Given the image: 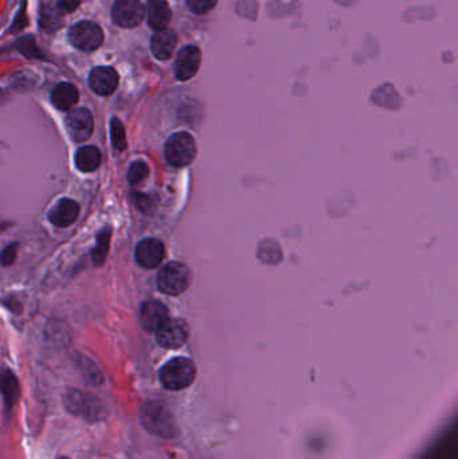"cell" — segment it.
Returning <instances> with one entry per match:
<instances>
[{
    "label": "cell",
    "mask_w": 458,
    "mask_h": 459,
    "mask_svg": "<svg viewBox=\"0 0 458 459\" xmlns=\"http://www.w3.org/2000/svg\"><path fill=\"white\" fill-rule=\"evenodd\" d=\"M89 86L99 96H111L118 86V74L112 67H96L90 73Z\"/></svg>",
    "instance_id": "obj_11"
},
{
    "label": "cell",
    "mask_w": 458,
    "mask_h": 459,
    "mask_svg": "<svg viewBox=\"0 0 458 459\" xmlns=\"http://www.w3.org/2000/svg\"><path fill=\"white\" fill-rule=\"evenodd\" d=\"M78 90L74 85L62 82L51 93V102L60 110H70L78 102Z\"/></svg>",
    "instance_id": "obj_17"
},
{
    "label": "cell",
    "mask_w": 458,
    "mask_h": 459,
    "mask_svg": "<svg viewBox=\"0 0 458 459\" xmlns=\"http://www.w3.org/2000/svg\"><path fill=\"white\" fill-rule=\"evenodd\" d=\"M196 370L191 360L186 357H175L169 360L160 370V382L171 391L184 390L195 380Z\"/></svg>",
    "instance_id": "obj_1"
},
{
    "label": "cell",
    "mask_w": 458,
    "mask_h": 459,
    "mask_svg": "<svg viewBox=\"0 0 458 459\" xmlns=\"http://www.w3.org/2000/svg\"><path fill=\"white\" fill-rule=\"evenodd\" d=\"M202 54L196 46H186L179 51L175 61V76L179 81H189L195 76L201 66Z\"/></svg>",
    "instance_id": "obj_10"
},
{
    "label": "cell",
    "mask_w": 458,
    "mask_h": 459,
    "mask_svg": "<svg viewBox=\"0 0 458 459\" xmlns=\"http://www.w3.org/2000/svg\"><path fill=\"white\" fill-rule=\"evenodd\" d=\"M79 215V205L72 199H61L49 212L51 223L57 227H67L73 225Z\"/></svg>",
    "instance_id": "obj_13"
},
{
    "label": "cell",
    "mask_w": 458,
    "mask_h": 459,
    "mask_svg": "<svg viewBox=\"0 0 458 459\" xmlns=\"http://www.w3.org/2000/svg\"><path fill=\"white\" fill-rule=\"evenodd\" d=\"M141 424L147 431L162 436L172 438L177 435V426L171 412L157 403H147L140 411Z\"/></svg>",
    "instance_id": "obj_2"
},
{
    "label": "cell",
    "mask_w": 458,
    "mask_h": 459,
    "mask_svg": "<svg viewBox=\"0 0 458 459\" xmlns=\"http://www.w3.org/2000/svg\"><path fill=\"white\" fill-rule=\"evenodd\" d=\"M164 259L163 243L153 238L141 241L136 247V261L143 268H157Z\"/></svg>",
    "instance_id": "obj_12"
},
{
    "label": "cell",
    "mask_w": 458,
    "mask_h": 459,
    "mask_svg": "<svg viewBox=\"0 0 458 459\" xmlns=\"http://www.w3.org/2000/svg\"><path fill=\"white\" fill-rule=\"evenodd\" d=\"M148 175H150V166H147V163L135 162V163H132V166H129L128 181L132 186H135V184L141 183L143 180H145Z\"/></svg>",
    "instance_id": "obj_23"
},
{
    "label": "cell",
    "mask_w": 458,
    "mask_h": 459,
    "mask_svg": "<svg viewBox=\"0 0 458 459\" xmlns=\"http://www.w3.org/2000/svg\"><path fill=\"white\" fill-rule=\"evenodd\" d=\"M190 285V270L179 262H169L157 276L160 292L168 295H179Z\"/></svg>",
    "instance_id": "obj_4"
},
{
    "label": "cell",
    "mask_w": 458,
    "mask_h": 459,
    "mask_svg": "<svg viewBox=\"0 0 458 459\" xmlns=\"http://www.w3.org/2000/svg\"><path fill=\"white\" fill-rule=\"evenodd\" d=\"M16 47H18V50L21 51L26 57H28V58H42V54L37 47V43H35V39L33 38L31 35L19 39L18 43H16Z\"/></svg>",
    "instance_id": "obj_24"
},
{
    "label": "cell",
    "mask_w": 458,
    "mask_h": 459,
    "mask_svg": "<svg viewBox=\"0 0 458 459\" xmlns=\"http://www.w3.org/2000/svg\"><path fill=\"white\" fill-rule=\"evenodd\" d=\"M164 153L167 162L171 166L181 168L194 162L196 156V144L190 133L179 132L167 140Z\"/></svg>",
    "instance_id": "obj_3"
},
{
    "label": "cell",
    "mask_w": 458,
    "mask_h": 459,
    "mask_svg": "<svg viewBox=\"0 0 458 459\" xmlns=\"http://www.w3.org/2000/svg\"><path fill=\"white\" fill-rule=\"evenodd\" d=\"M101 166V152L99 148L88 145L79 148L76 153V166L81 172H93Z\"/></svg>",
    "instance_id": "obj_18"
},
{
    "label": "cell",
    "mask_w": 458,
    "mask_h": 459,
    "mask_svg": "<svg viewBox=\"0 0 458 459\" xmlns=\"http://www.w3.org/2000/svg\"><path fill=\"white\" fill-rule=\"evenodd\" d=\"M64 13H61L57 6H45L40 10L39 26L46 33H54L64 25Z\"/></svg>",
    "instance_id": "obj_19"
},
{
    "label": "cell",
    "mask_w": 458,
    "mask_h": 459,
    "mask_svg": "<svg viewBox=\"0 0 458 459\" xmlns=\"http://www.w3.org/2000/svg\"><path fill=\"white\" fill-rule=\"evenodd\" d=\"M67 35L70 43L78 50H96L104 42L101 27L89 21H82L77 25L72 26Z\"/></svg>",
    "instance_id": "obj_5"
},
{
    "label": "cell",
    "mask_w": 458,
    "mask_h": 459,
    "mask_svg": "<svg viewBox=\"0 0 458 459\" xmlns=\"http://www.w3.org/2000/svg\"><path fill=\"white\" fill-rule=\"evenodd\" d=\"M145 16V8L140 0H117L112 8L116 25L132 28L140 25Z\"/></svg>",
    "instance_id": "obj_7"
},
{
    "label": "cell",
    "mask_w": 458,
    "mask_h": 459,
    "mask_svg": "<svg viewBox=\"0 0 458 459\" xmlns=\"http://www.w3.org/2000/svg\"><path fill=\"white\" fill-rule=\"evenodd\" d=\"M147 13H148V25L152 30L156 33L167 30L172 18V13L166 0H148Z\"/></svg>",
    "instance_id": "obj_16"
},
{
    "label": "cell",
    "mask_w": 458,
    "mask_h": 459,
    "mask_svg": "<svg viewBox=\"0 0 458 459\" xmlns=\"http://www.w3.org/2000/svg\"><path fill=\"white\" fill-rule=\"evenodd\" d=\"M156 340L159 345L167 349H177L184 344L189 339L190 329L186 321L168 319L156 329Z\"/></svg>",
    "instance_id": "obj_6"
},
{
    "label": "cell",
    "mask_w": 458,
    "mask_h": 459,
    "mask_svg": "<svg viewBox=\"0 0 458 459\" xmlns=\"http://www.w3.org/2000/svg\"><path fill=\"white\" fill-rule=\"evenodd\" d=\"M65 125L72 140L76 142H84L91 136L94 121L90 110L85 108H78L69 112V115L65 120Z\"/></svg>",
    "instance_id": "obj_9"
},
{
    "label": "cell",
    "mask_w": 458,
    "mask_h": 459,
    "mask_svg": "<svg viewBox=\"0 0 458 459\" xmlns=\"http://www.w3.org/2000/svg\"><path fill=\"white\" fill-rule=\"evenodd\" d=\"M135 203L140 208L141 211L144 212H151L152 211V199L147 195H141V193H135Z\"/></svg>",
    "instance_id": "obj_27"
},
{
    "label": "cell",
    "mask_w": 458,
    "mask_h": 459,
    "mask_svg": "<svg viewBox=\"0 0 458 459\" xmlns=\"http://www.w3.org/2000/svg\"><path fill=\"white\" fill-rule=\"evenodd\" d=\"M111 137L112 144L117 151H124L127 148V137H125V129L123 123L118 118H112L111 123Z\"/></svg>",
    "instance_id": "obj_22"
},
{
    "label": "cell",
    "mask_w": 458,
    "mask_h": 459,
    "mask_svg": "<svg viewBox=\"0 0 458 459\" xmlns=\"http://www.w3.org/2000/svg\"><path fill=\"white\" fill-rule=\"evenodd\" d=\"M18 243H13L10 246H7L1 254H0V262L3 266H11L15 259H16V254H18Z\"/></svg>",
    "instance_id": "obj_26"
},
{
    "label": "cell",
    "mask_w": 458,
    "mask_h": 459,
    "mask_svg": "<svg viewBox=\"0 0 458 459\" xmlns=\"http://www.w3.org/2000/svg\"><path fill=\"white\" fill-rule=\"evenodd\" d=\"M79 6V0H60L57 3V8L62 13H73Z\"/></svg>",
    "instance_id": "obj_28"
},
{
    "label": "cell",
    "mask_w": 458,
    "mask_h": 459,
    "mask_svg": "<svg viewBox=\"0 0 458 459\" xmlns=\"http://www.w3.org/2000/svg\"><path fill=\"white\" fill-rule=\"evenodd\" d=\"M168 319V310L160 301H147L141 306V325L147 331L155 332Z\"/></svg>",
    "instance_id": "obj_14"
},
{
    "label": "cell",
    "mask_w": 458,
    "mask_h": 459,
    "mask_svg": "<svg viewBox=\"0 0 458 459\" xmlns=\"http://www.w3.org/2000/svg\"><path fill=\"white\" fill-rule=\"evenodd\" d=\"M217 3L218 0H186L189 10L198 15L210 13L217 6Z\"/></svg>",
    "instance_id": "obj_25"
},
{
    "label": "cell",
    "mask_w": 458,
    "mask_h": 459,
    "mask_svg": "<svg viewBox=\"0 0 458 459\" xmlns=\"http://www.w3.org/2000/svg\"><path fill=\"white\" fill-rule=\"evenodd\" d=\"M178 43V37L174 31L163 30L157 31L151 39V51L153 57L159 61H168Z\"/></svg>",
    "instance_id": "obj_15"
},
{
    "label": "cell",
    "mask_w": 458,
    "mask_h": 459,
    "mask_svg": "<svg viewBox=\"0 0 458 459\" xmlns=\"http://www.w3.org/2000/svg\"><path fill=\"white\" fill-rule=\"evenodd\" d=\"M111 235H112L111 229H104L97 237V244H96V247L93 249V253H91L93 264L96 266H101L102 264L105 262L106 256H108L109 244H111Z\"/></svg>",
    "instance_id": "obj_21"
},
{
    "label": "cell",
    "mask_w": 458,
    "mask_h": 459,
    "mask_svg": "<svg viewBox=\"0 0 458 459\" xmlns=\"http://www.w3.org/2000/svg\"><path fill=\"white\" fill-rule=\"evenodd\" d=\"M66 408L78 416H84L85 419H101L105 414L101 403L93 397V395H86L84 392L74 391L73 394L66 397Z\"/></svg>",
    "instance_id": "obj_8"
},
{
    "label": "cell",
    "mask_w": 458,
    "mask_h": 459,
    "mask_svg": "<svg viewBox=\"0 0 458 459\" xmlns=\"http://www.w3.org/2000/svg\"><path fill=\"white\" fill-rule=\"evenodd\" d=\"M0 391L4 396L7 407L13 406L19 397V384L10 370L0 372Z\"/></svg>",
    "instance_id": "obj_20"
}]
</instances>
